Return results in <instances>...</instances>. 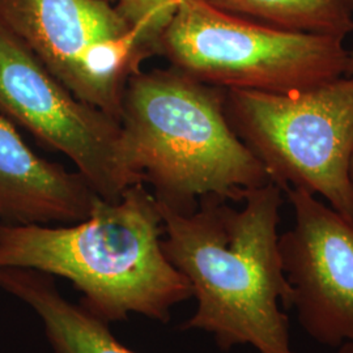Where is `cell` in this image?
Masks as SVG:
<instances>
[{
  "mask_svg": "<svg viewBox=\"0 0 353 353\" xmlns=\"http://www.w3.org/2000/svg\"><path fill=\"white\" fill-rule=\"evenodd\" d=\"M241 203L236 208L207 195L190 214L159 204L163 252L198 303L179 328L212 335L224 352L252 345L258 353H293L290 319L280 309L292 300L279 250L283 191L270 182Z\"/></svg>",
  "mask_w": 353,
  "mask_h": 353,
  "instance_id": "1",
  "label": "cell"
},
{
  "mask_svg": "<svg viewBox=\"0 0 353 353\" xmlns=\"http://www.w3.org/2000/svg\"><path fill=\"white\" fill-rule=\"evenodd\" d=\"M164 221L144 183L115 202L99 199L83 221L68 225L0 223V267L63 278L81 292L80 305L110 325L130 314L168 323L192 297L189 280L163 252Z\"/></svg>",
  "mask_w": 353,
  "mask_h": 353,
  "instance_id": "2",
  "label": "cell"
},
{
  "mask_svg": "<svg viewBox=\"0 0 353 353\" xmlns=\"http://www.w3.org/2000/svg\"><path fill=\"white\" fill-rule=\"evenodd\" d=\"M225 92L172 65L130 77L119 121L127 163L161 207L190 214L207 195L241 203L271 182L230 126Z\"/></svg>",
  "mask_w": 353,
  "mask_h": 353,
  "instance_id": "3",
  "label": "cell"
},
{
  "mask_svg": "<svg viewBox=\"0 0 353 353\" xmlns=\"http://www.w3.org/2000/svg\"><path fill=\"white\" fill-rule=\"evenodd\" d=\"M172 67L217 88L290 93L347 75L344 39L267 26L182 0L157 42Z\"/></svg>",
  "mask_w": 353,
  "mask_h": 353,
  "instance_id": "4",
  "label": "cell"
},
{
  "mask_svg": "<svg viewBox=\"0 0 353 353\" xmlns=\"http://www.w3.org/2000/svg\"><path fill=\"white\" fill-rule=\"evenodd\" d=\"M225 114L281 191L306 190L353 220V74L290 93L229 89Z\"/></svg>",
  "mask_w": 353,
  "mask_h": 353,
  "instance_id": "5",
  "label": "cell"
},
{
  "mask_svg": "<svg viewBox=\"0 0 353 353\" xmlns=\"http://www.w3.org/2000/svg\"><path fill=\"white\" fill-rule=\"evenodd\" d=\"M0 21L77 99L117 121L130 77L156 55L108 0H0Z\"/></svg>",
  "mask_w": 353,
  "mask_h": 353,
  "instance_id": "6",
  "label": "cell"
},
{
  "mask_svg": "<svg viewBox=\"0 0 353 353\" xmlns=\"http://www.w3.org/2000/svg\"><path fill=\"white\" fill-rule=\"evenodd\" d=\"M0 115L70 159L103 201L143 183L127 163L119 121L77 99L1 21Z\"/></svg>",
  "mask_w": 353,
  "mask_h": 353,
  "instance_id": "7",
  "label": "cell"
},
{
  "mask_svg": "<svg viewBox=\"0 0 353 353\" xmlns=\"http://www.w3.org/2000/svg\"><path fill=\"white\" fill-rule=\"evenodd\" d=\"M294 224L279 237L290 309L313 341L353 343V220L303 189L285 191Z\"/></svg>",
  "mask_w": 353,
  "mask_h": 353,
  "instance_id": "8",
  "label": "cell"
},
{
  "mask_svg": "<svg viewBox=\"0 0 353 353\" xmlns=\"http://www.w3.org/2000/svg\"><path fill=\"white\" fill-rule=\"evenodd\" d=\"M99 199L79 172L39 157L0 115V223L75 224L88 217Z\"/></svg>",
  "mask_w": 353,
  "mask_h": 353,
  "instance_id": "9",
  "label": "cell"
},
{
  "mask_svg": "<svg viewBox=\"0 0 353 353\" xmlns=\"http://www.w3.org/2000/svg\"><path fill=\"white\" fill-rule=\"evenodd\" d=\"M0 290L32 307L54 353H137L114 336L108 323L64 299L49 274L0 267Z\"/></svg>",
  "mask_w": 353,
  "mask_h": 353,
  "instance_id": "10",
  "label": "cell"
},
{
  "mask_svg": "<svg viewBox=\"0 0 353 353\" xmlns=\"http://www.w3.org/2000/svg\"><path fill=\"white\" fill-rule=\"evenodd\" d=\"M267 26L331 37L353 32V0H208Z\"/></svg>",
  "mask_w": 353,
  "mask_h": 353,
  "instance_id": "11",
  "label": "cell"
},
{
  "mask_svg": "<svg viewBox=\"0 0 353 353\" xmlns=\"http://www.w3.org/2000/svg\"><path fill=\"white\" fill-rule=\"evenodd\" d=\"M182 0H117L115 8L157 54V42Z\"/></svg>",
  "mask_w": 353,
  "mask_h": 353,
  "instance_id": "12",
  "label": "cell"
},
{
  "mask_svg": "<svg viewBox=\"0 0 353 353\" xmlns=\"http://www.w3.org/2000/svg\"><path fill=\"white\" fill-rule=\"evenodd\" d=\"M338 353H353V343H345L338 348Z\"/></svg>",
  "mask_w": 353,
  "mask_h": 353,
  "instance_id": "13",
  "label": "cell"
},
{
  "mask_svg": "<svg viewBox=\"0 0 353 353\" xmlns=\"http://www.w3.org/2000/svg\"><path fill=\"white\" fill-rule=\"evenodd\" d=\"M353 74V49L350 50V57H348V70H347V75Z\"/></svg>",
  "mask_w": 353,
  "mask_h": 353,
  "instance_id": "14",
  "label": "cell"
},
{
  "mask_svg": "<svg viewBox=\"0 0 353 353\" xmlns=\"http://www.w3.org/2000/svg\"><path fill=\"white\" fill-rule=\"evenodd\" d=\"M350 176H351V182H352V186H353V157H352V161H351V170H350Z\"/></svg>",
  "mask_w": 353,
  "mask_h": 353,
  "instance_id": "15",
  "label": "cell"
},
{
  "mask_svg": "<svg viewBox=\"0 0 353 353\" xmlns=\"http://www.w3.org/2000/svg\"><path fill=\"white\" fill-rule=\"evenodd\" d=\"M108 1H110V3H117V0H108Z\"/></svg>",
  "mask_w": 353,
  "mask_h": 353,
  "instance_id": "16",
  "label": "cell"
}]
</instances>
